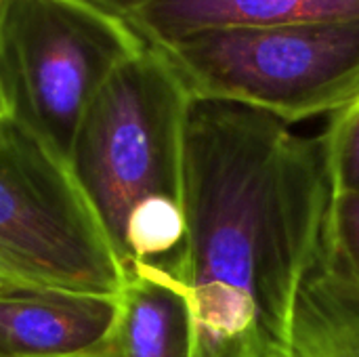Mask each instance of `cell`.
<instances>
[{
	"label": "cell",
	"mask_w": 359,
	"mask_h": 357,
	"mask_svg": "<svg viewBox=\"0 0 359 357\" xmlns=\"http://www.w3.org/2000/svg\"><path fill=\"white\" fill-rule=\"evenodd\" d=\"M334 183L324 130L194 101L185 130V257L194 357H292L305 284L328 255Z\"/></svg>",
	"instance_id": "1"
},
{
	"label": "cell",
	"mask_w": 359,
	"mask_h": 357,
	"mask_svg": "<svg viewBox=\"0 0 359 357\" xmlns=\"http://www.w3.org/2000/svg\"><path fill=\"white\" fill-rule=\"evenodd\" d=\"M191 103L168 59L147 44L114 72L78 126L67 166L122 271L149 265L181 278Z\"/></svg>",
	"instance_id": "2"
},
{
	"label": "cell",
	"mask_w": 359,
	"mask_h": 357,
	"mask_svg": "<svg viewBox=\"0 0 359 357\" xmlns=\"http://www.w3.org/2000/svg\"><path fill=\"white\" fill-rule=\"evenodd\" d=\"M154 48L194 101L246 105L290 126L359 95V19L217 27Z\"/></svg>",
	"instance_id": "3"
},
{
	"label": "cell",
	"mask_w": 359,
	"mask_h": 357,
	"mask_svg": "<svg viewBox=\"0 0 359 357\" xmlns=\"http://www.w3.org/2000/svg\"><path fill=\"white\" fill-rule=\"evenodd\" d=\"M145 46L124 19L84 0H13L0 29V90L11 120L67 162L97 93Z\"/></svg>",
	"instance_id": "4"
},
{
	"label": "cell",
	"mask_w": 359,
	"mask_h": 357,
	"mask_svg": "<svg viewBox=\"0 0 359 357\" xmlns=\"http://www.w3.org/2000/svg\"><path fill=\"white\" fill-rule=\"evenodd\" d=\"M0 265L25 282L118 295L124 271L69 166L15 120L0 122Z\"/></svg>",
	"instance_id": "5"
},
{
	"label": "cell",
	"mask_w": 359,
	"mask_h": 357,
	"mask_svg": "<svg viewBox=\"0 0 359 357\" xmlns=\"http://www.w3.org/2000/svg\"><path fill=\"white\" fill-rule=\"evenodd\" d=\"M118 295L8 278L0 284V357H111Z\"/></svg>",
	"instance_id": "6"
},
{
	"label": "cell",
	"mask_w": 359,
	"mask_h": 357,
	"mask_svg": "<svg viewBox=\"0 0 359 357\" xmlns=\"http://www.w3.org/2000/svg\"><path fill=\"white\" fill-rule=\"evenodd\" d=\"M337 19H359V0H141L126 23L149 46H166L217 27Z\"/></svg>",
	"instance_id": "7"
},
{
	"label": "cell",
	"mask_w": 359,
	"mask_h": 357,
	"mask_svg": "<svg viewBox=\"0 0 359 357\" xmlns=\"http://www.w3.org/2000/svg\"><path fill=\"white\" fill-rule=\"evenodd\" d=\"M194 314L183 280L149 265L126 269L111 357H194Z\"/></svg>",
	"instance_id": "8"
},
{
	"label": "cell",
	"mask_w": 359,
	"mask_h": 357,
	"mask_svg": "<svg viewBox=\"0 0 359 357\" xmlns=\"http://www.w3.org/2000/svg\"><path fill=\"white\" fill-rule=\"evenodd\" d=\"M292 357H359V286L330 255L305 284Z\"/></svg>",
	"instance_id": "9"
},
{
	"label": "cell",
	"mask_w": 359,
	"mask_h": 357,
	"mask_svg": "<svg viewBox=\"0 0 359 357\" xmlns=\"http://www.w3.org/2000/svg\"><path fill=\"white\" fill-rule=\"evenodd\" d=\"M324 135L334 191H359V95L330 114Z\"/></svg>",
	"instance_id": "10"
},
{
	"label": "cell",
	"mask_w": 359,
	"mask_h": 357,
	"mask_svg": "<svg viewBox=\"0 0 359 357\" xmlns=\"http://www.w3.org/2000/svg\"><path fill=\"white\" fill-rule=\"evenodd\" d=\"M328 255L359 286V191H334L328 225Z\"/></svg>",
	"instance_id": "11"
},
{
	"label": "cell",
	"mask_w": 359,
	"mask_h": 357,
	"mask_svg": "<svg viewBox=\"0 0 359 357\" xmlns=\"http://www.w3.org/2000/svg\"><path fill=\"white\" fill-rule=\"evenodd\" d=\"M86 4H93L109 15H116L126 21V17L141 4V0H84Z\"/></svg>",
	"instance_id": "12"
},
{
	"label": "cell",
	"mask_w": 359,
	"mask_h": 357,
	"mask_svg": "<svg viewBox=\"0 0 359 357\" xmlns=\"http://www.w3.org/2000/svg\"><path fill=\"white\" fill-rule=\"evenodd\" d=\"M11 4H13V0H0V29H2V23L6 19V13H8Z\"/></svg>",
	"instance_id": "13"
},
{
	"label": "cell",
	"mask_w": 359,
	"mask_h": 357,
	"mask_svg": "<svg viewBox=\"0 0 359 357\" xmlns=\"http://www.w3.org/2000/svg\"><path fill=\"white\" fill-rule=\"evenodd\" d=\"M11 116H8V107H6V101H4V97H2V90H0V122H4V120H8Z\"/></svg>",
	"instance_id": "14"
},
{
	"label": "cell",
	"mask_w": 359,
	"mask_h": 357,
	"mask_svg": "<svg viewBox=\"0 0 359 357\" xmlns=\"http://www.w3.org/2000/svg\"><path fill=\"white\" fill-rule=\"evenodd\" d=\"M8 278H13V276H8V274H6V271L2 269V265H0V284H2V282H6Z\"/></svg>",
	"instance_id": "15"
}]
</instances>
